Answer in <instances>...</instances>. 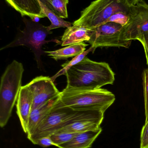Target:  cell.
<instances>
[{"instance_id": "1", "label": "cell", "mask_w": 148, "mask_h": 148, "mask_svg": "<svg viewBox=\"0 0 148 148\" xmlns=\"http://www.w3.org/2000/svg\"><path fill=\"white\" fill-rule=\"evenodd\" d=\"M68 88L95 90L113 84L115 73L108 63L97 62L85 57L65 74Z\"/></svg>"}, {"instance_id": "2", "label": "cell", "mask_w": 148, "mask_h": 148, "mask_svg": "<svg viewBox=\"0 0 148 148\" xmlns=\"http://www.w3.org/2000/svg\"><path fill=\"white\" fill-rule=\"evenodd\" d=\"M115 99L113 93L102 88L85 90L66 88L59 97L63 106L76 111L100 110L104 113Z\"/></svg>"}, {"instance_id": "3", "label": "cell", "mask_w": 148, "mask_h": 148, "mask_svg": "<svg viewBox=\"0 0 148 148\" xmlns=\"http://www.w3.org/2000/svg\"><path fill=\"white\" fill-rule=\"evenodd\" d=\"M22 64L13 60L7 67L1 80L0 86V126L3 127L11 115L21 88L24 72Z\"/></svg>"}, {"instance_id": "4", "label": "cell", "mask_w": 148, "mask_h": 148, "mask_svg": "<svg viewBox=\"0 0 148 148\" xmlns=\"http://www.w3.org/2000/svg\"><path fill=\"white\" fill-rule=\"evenodd\" d=\"M130 8L127 0H96L81 12L73 25L92 29L107 22L116 14H128Z\"/></svg>"}, {"instance_id": "5", "label": "cell", "mask_w": 148, "mask_h": 148, "mask_svg": "<svg viewBox=\"0 0 148 148\" xmlns=\"http://www.w3.org/2000/svg\"><path fill=\"white\" fill-rule=\"evenodd\" d=\"M24 22L25 24L24 29L20 32L12 42L3 47L0 50L21 46L28 47L34 53L38 68H40L42 66L41 56L45 53V51L42 49L43 46L51 42L58 44H61V42L56 39L46 40L48 35L52 34V32L47 30V27L27 19L24 20Z\"/></svg>"}, {"instance_id": "6", "label": "cell", "mask_w": 148, "mask_h": 148, "mask_svg": "<svg viewBox=\"0 0 148 148\" xmlns=\"http://www.w3.org/2000/svg\"><path fill=\"white\" fill-rule=\"evenodd\" d=\"M77 111L63 106L59 97L33 133L28 136V139L34 144L39 139L53 134L64 127Z\"/></svg>"}, {"instance_id": "7", "label": "cell", "mask_w": 148, "mask_h": 148, "mask_svg": "<svg viewBox=\"0 0 148 148\" xmlns=\"http://www.w3.org/2000/svg\"><path fill=\"white\" fill-rule=\"evenodd\" d=\"M123 26L119 23L108 21L92 29L90 39L87 42L95 49L105 47L129 48L132 41L122 40L120 39Z\"/></svg>"}, {"instance_id": "8", "label": "cell", "mask_w": 148, "mask_h": 148, "mask_svg": "<svg viewBox=\"0 0 148 148\" xmlns=\"http://www.w3.org/2000/svg\"><path fill=\"white\" fill-rule=\"evenodd\" d=\"M148 32V4L142 0L130 5L127 22L120 33L122 40H137L142 34Z\"/></svg>"}, {"instance_id": "9", "label": "cell", "mask_w": 148, "mask_h": 148, "mask_svg": "<svg viewBox=\"0 0 148 148\" xmlns=\"http://www.w3.org/2000/svg\"><path fill=\"white\" fill-rule=\"evenodd\" d=\"M104 114L100 110L78 111L58 131L80 133L96 129L101 127Z\"/></svg>"}, {"instance_id": "10", "label": "cell", "mask_w": 148, "mask_h": 148, "mask_svg": "<svg viewBox=\"0 0 148 148\" xmlns=\"http://www.w3.org/2000/svg\"><path fill=\"white\" fill-rule=\"evenodd\" d=\"M27 84L33 93L32 110L59 97L61 93L49 77H36Z\"/></svg>"}, {"instance_id": "11", "label": "cell", "mask_w": 148, "mask_h": 148, "mask_svg": "<svg viewBox=\"0 0 148 148\" xmlns=\"http://www.w3.org/2000/svg\"><path fill=\"white\" fill-rule=\"evenodd\" d=\"M33 95L28 84L22 86L17 101V114L19 117L22 127L27 134L29 117L32 110Z\"/></svg>"}, {"instance_id": "12", "label": "cell", "mask_w": 148, "mask_h": 148, "mask_svg": "<svg viewBox=\"0 0 148 148\" xmlns=\"http://www.w3.org/2000/svg\"><path fill=\"white\" fill-rule=\"evenodd\" d=\"M5 1L19 12L22 16H27L34 21L36 18L46 17L42 12L38 0H5Z\"/></svg>"}, {"instance_id": "13", "label": "cell", "mask_w": 148, "mask_h": 148, "mask_svg": "<svg viewBox=\"0 0 148 148\" xmlns=\"http://www.w3.org/2000/svg\"><path fill=\"white\" fill-rule=\"evenodd\" d=\"M101 127L82 133H78L70 141L58 146L59 148H89L101 134Z\"/></svg>"}, {"instance_id": "14", "label": "cell", "mask_w": 148, "mask_h": 148, "mask_svg": "<svg viewBox=\"0 0 148 148\" xmlns=\"http://www.w3.org/2000/svg\"><path fill=\"white\" fill-rule=\"evenodd\" d=\"M91 29L85 27L72 25L65 30L61 37V46H69L83 42H87L90 39Z\"/></svg>"}, {"instance_id": "15", "label": "cell", "mask_w": 148, "mask_h": 148, "mask_svg": "<svg viewBox=\"0 0 148 148\" xmlns=\"http://www.w3.org/2000/svg\"><path fill=\"white\" fill-rule=\"evenodd\" d=\"M59 97L50 100L45 104L31 110L27 126V135H29L33 133L45 116L55 104Z\"/></svg>"}, {"instance_id": "16", "label": "cell", "mask_w": 148, "mask_h": 148, "mask_svg": "<svg viewBox=\"0 0 148 148\" xmlns=\"http://www.w3.org/2000/svg\"><path fill=\"white\" fill-rule=\"evenodd\" d=\"M88 44L83 42L67 46L63 48L54 51H45V53L55 60H66L69 58H74L85 51Z\"/></svg>"}, {"instance_id": "17", "label": "cell", "mask_w": 148, "mask_h": 148, "mask_svg": "<svg viewBox=\"0 0 148 148\" xmlns=\"http://www.w3.org/2000/svg\"><path fill=\"white\" fill-rule=\"evenodd\" d=\"M42 12L43 14L47 17L51 22V24L47 27L48 31L58 28H67L71 27L73 23L70 22L64 21L63 18H61L56 15L54 11L50 9L43 3L38 0Z\"/></svg>"}, {"instance_id": "18", "label": "cell", "mask_w": 148, "mask_h": 148, "mask_svg": "<svg viewBox=\"0 0 148 148\" xmlns=\"http://www.w3.org/2000/svg\"><path fill=\"white\" fill-rule=\"evenodd\" d=\"M95 49L93 47H91L89 49L87 50V51H84L82 53L74 57L71 60L67 61V62H65L63 65H62L61 66L63 68L61 69L56 74L54 75L51 77L52 81L54 82L55 80H56V79L57 77H58L62 75H65L67 71L69 69H70L71 67H72L74 66L75 65H76V64H78L79 62L82 61L83 60V59L85 57H86L87 55L89 53L91 52L94 53Z\"/></svg>"}, {"instance_id": "19", "label": "cell", "mask_w": 148, "mask_h": 148, "mask_svg": "<svg viewBox=\"0 0 148 148\" xmlns=\"http://www.w3.org/2000/svg\"><path fill=\"white\" fill-rule=\"evenodd\" d=\"M78 133L58 131L50 136L54 146H58L70 141Z\"/></svg>"}, {"instance_id": "20", "label": "cell", "mask_w": 148, "mask_h": 148, "mask_svg": "<svg viewBox=\"0 0 148 148\" xmlns=\"http://www.w3.org/2000/svg\"><path fill=\"white\" fill-rule=\"evenodd\" d=\"M54 10V12L56 15L66 19L68 17L67 5L69 0H49Z\"/></svg>"}, {"instance_id": "21", "label": "cell", "mask_w": 148, "mask_h": 148, "mask_svg": "<svg viewBox=\"0 0 148 148\" xmlns=\"http://www.w3.org/2000/svg\"><path fill=\"white\" fill-rule=\"evenodd\" d=\"M143 92L145 103L146 121L148 120V69H145L142 73Z\"/></svg>"}, {"instance_id": "22", "label": "cell", "mask_w": 148, "mask_h": 148, "mask_svg": "<svg viewBox=\"0 0 148 148\" xmlns=\"http://www.w3.org/2000/svg\"><path fill=\"white\" fill-rule=\"evenodd\" d=\"M140 148H148V123H145L142 129Z\"/></svg>"}, {"instance_id": "23", "label": "cell", "mask_w": 148, "mask_h": 148, "mask_svg": "<svg viewBox=\"0 0 148 148\" xmlns=\"http://www.w3.org/2000/svg\"><path fill=\"white\" fill-rule=\"evenodd\" d=\"M137 40H139L143 46L146 55L148 69V32L142 34Z\"/></svg>"}, {"instance_id": "24", "label": "cell", "mask_w": 148, "mask_h": 148, "mask_svg": "<svg viewBox=\"0 0 148 148\" xmlns=\"http://www.w3.org/2000/svg\"><path fill=\"white\" fill-rule=\"evenodd\" d=\"M35 145H39L43 148L47 147L50 146H54L50 136H45L37 140Z\"/></svg>"}, {"instance_id": "25", "label": "cell", "mask_w": 148, "mask_h": 148, "mask_svg": "<svg viewBox=\"0 0 148 148\" xmlns=\"http://www.w3.org/2000/svg\"><path fill=\"white\" fill-rule=\"evenodd\" d=\"M39 1H40L43 3L44 5H46V6H47L48 8H49L51 10L54 11V10H53V8H52L51 4H50L49 0H39Z\"/></svg>"}, {"instance_id": "26", "label": "cell", "mask_w": 148, "mask_h": 148, "mask_svg": "<svg viewBox=\"0 0 148 148\" xmlns=\"http://www.w3.org/2000/svg\"><path fill=\"white\" fill-rule=\"evenodd\" d=\"M142 0H127L130 5H134L140 2Z\"/></svg>"}, {"instance_id": "27", "label": "cell", "mask_w": 148, "mask_h": 148, "mask_svg": "<svg viewBox=\"0 0 148 148\" xmlns=\"http://www.w3.org/2000/svg\"><path fill=\"white\" fill-rule=\"evenodd\" d=\"M145 123H148V120L147 121L145 122Z\"/></svg>"}]
</instances>
